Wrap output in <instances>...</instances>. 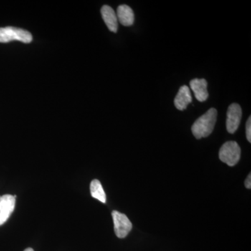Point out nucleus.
I'll return each instance as SVG.
<instances>
[{
	"label": "nucleus",
	"mask_w": 251,
	"mask_h": 251,
	"mask_svg": "<svg viewBox=\"0 0 251 251\" xmlns=\"http://www.w3.org/2000/svg\"><path fill=\"white\" fill-rule=\"evenodd\" d=\"M245 186L248 189H251V174L249 175V176H247V179L245 181Z\"/></svg>",
	"instance_id": "13"
},
{
	"label": "nucleus",
	"mask_w": 251,
	"mask_h": 251,
	"mask_svg": "<svg viewBox=\"0 0 251 251\" xmlns=\"http://www.w3.org/2000/svg\"><path fill=\"white\" fill-rule=\"evenodd\" d=\"M242 110L238 103H232L229 105L227 112L226 127L229 133H234L240 125L242 120Z\"/></svg>",
	"instance_id": "5"
},
{
	"label": "nucleus",
	"mask_w": 251,
	"mask_h": 251,
	"mask_svg": "<svg viewBox=\"0 0 251 251\" xmlns=\"http://www.w3.org/2000/svg\"><path fill=\"white\" fill-rule=\"evenodd\" d=\"M24 251H34L32 249H31V248H28V249H25V250Z\"/></svg>",
	"instance_id": "14"
},
{
	"label": "nucleus",
	"mask_w": 251,
	"mask_h": 251,
	"mask_svg": "<svg viewBox=\"0 0 251 251\" xmlns=\"http://www.w3.org/2000/svg\"><path fill=\"white\" fill-rule=\"evenodd\" d=\"M100 12L104 22L110 31L116 33L118 29V20L113 9L108 5H104L100 10Z\"/></svg>",
	"instance_id": "9"
},
{
	"label": "nucleus",
	"mask_w": 251,
	"mask_h": 251,
	"mask_svg": "<svg viewBox=\"0 0 251 251\" xmlns=\"http://www.w3.org/2000/svg\"><path fill=\"white\" fill-rule=\"evenodd\" d=\"M191 103H192V96H191L189 87L186 85L181 86L175 99V107L179 110H184L187 108L188 104Z\"/></svg>",
	"instance_id": "8"
},
{
	"label": "nucleus",
	"mask_w": 251,
	"mask_h": 251,
	"mask_svg": "<svg viewBox=\"0 0 251 251\" xmlns=\"http://www.w3.org/2000/svg\"><path fill=\"white\" fill-rule=\"evenodd\" d=\"M11 41H20L29 44L32 35L25 29L14 27H0V43H9Z\"/></svg>",
	"instance_id": "2"
},
{
	"label": "nucleus",
	"mask_w": 251,
	"mask_h": 251,
	"mask_svg": "<svg viewBox=\"0 0 251 251\" xmlns=\"http://www.w3.org/2000/svg\"><path fill=\"white\" fill-rule=\"evenodd\" d=\"M190 87L194 92L195 97L200 102L205 101L209 97L207 82L205 79L195 78L190 82Z\"/></svg>",
	"instance_id": "7"
},
{
	"label": "nucleus",
	"mask_w": 251,
	"mask_h": 251,
	"mask_svg": "<svg viewBox=\"0 0 251 251\" xmlns=\"http://www.w3.org/2000/svg\"><path fill=\"white\" fill-rule=\"evenodd\" d=\"M246 134H247V138L248 141L249 143L251 142V117H249V120L247 122L246 125Z\"/></svg>",
	"instance_id": "12"
},
{
	"label": "nucleus",
	"mask_w": 251,
	"mask_h": 251,
	"mask_svg": "<svg viewBox=\"0 0 251 251\" xmlns=\"http://www.w3.org/2000/svg\"><path fill=\"white\" fill-rule=\"evenodd\" d=\"M114 222V229L117 237L123 239L128 235L132 229V224L125 214L117 211L112 212Z\"/></svg>",
	"instance_id": "4"
},
{
	"label": "nucleus",
	"mask_w": 251,
	"mask_h": 251,
	"mask_svg": "<svg viewBox=\"0 0 251 251\" xmlns=\"http://www.w3.org/2000/svg\"><path fill=\"white\" fill-rule=\"evenodd\" d=\"M217 119V110L211 108L200 117L192 126V133L197 139L206 138L212 133Z\"/></svg>",
	"instance_id": "1"
},
{
	"label": "nucleus",
	"mask_w": 251,
	"mask_h": 251,
	"mask_svg": "<svg viewBox=\"0 0 251 251\" xmlns=\"http://www.w3.org/2000/svg\"><path fill=\"white\" fill-rule=\"evenodd\" d=\"M240 158L241 148L236 142H227L220 149V160L226 163L227 166H235L240 160Z\"/></svg>",
	"instance_id": "3"
},
{
	"label": "nucleus",
	"mask_w": 251,
	"mask_h": 251,
	"mask_svg": "<svg viewBox=\"0 0 251 251\" xmlns=\"http://www.w3.org/2000/svg\"><path fill=\"white\" fill-rule=\"evenodd\" d=\"M16 198L11 195H4L0 197V226L5 224L14 212Z\"/></svg>",
	"instance_id": "6"
},
{
	"label": "nucleus",
	"mask_w": 251,
	"mask_h": 251,
	"mask_svg": "<svg viewBox=\"0 0 251 251\" xmlns=\"http://www.w3.org/2000/svg\"><path fill=\"white\" fill-rule=\"evenodd\" d=\"M91 195L95 199L100 202H106V195L104 191L103 186L98 179H94L90 184Z\"/></svg>",
	"instance_id": "11"
},
{
	"label": "nucleus",
	"mask_w": 251,
	"mask_h": 251,
	"mask_svg": "<svg viewBox=\"0 0 251 251\" xmlns=\"http://www.w3.org/2000/svg\"><path fill=\"white\" fill-rule=\"evenodd\" d=\"M117 20L122 25L129 27L135 21L134 13L128 5L122 4L118 6L117 10Z\"/></svg>",
	"instance_id": "10"
}]
</instances>
